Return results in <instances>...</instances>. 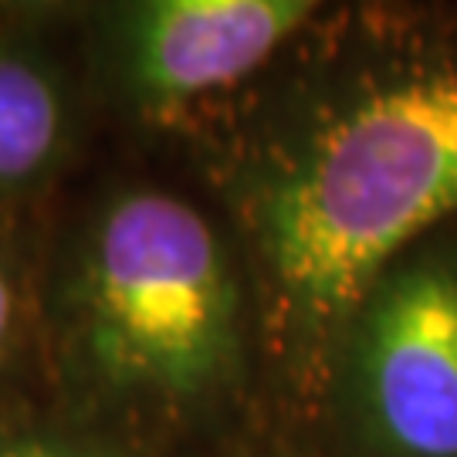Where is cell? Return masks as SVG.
Instances as JSON below:
<instances>
[{
  "mask_svg": "<svg viewBox=\"0 0 457 457\" xmlns=\"http://www.w3.org/2000/svg\"><path fill=\"white\" fill-rule=\"evenodd\" d=\"M457 217V48L360 75L281 153L254 234L298 343L345 332L393 262Z\"/></svg>",
  "mask_w": 457,
  "mask_h": 457,
  "instance_id": "obj_1",
  "label": "cell"
},
{
  "mask_svg": "<svg viewBox=\"0 0 457 457\" xmlns=\"http://www.w3.org/2000/svg\"><path fill=\"white\" fill-rule=\"evenodd\" d=\"M75 336L112 396L187 407L220 390L241 356V292L211 220L163 190L109 200L75 278Z\"/></svg>",
  "mask_w": 457,
  "mask_h": 457,
  "instance_id": "obj_2",
  "label": "cell"
},
{
  "mask_svg": "<svg viewBox=\"0 0 457 457\" xmlns=\"http://www.w3.org/2000/svg\"><path fill=\"white\" fill-rule=\"evenodd\" d=\"M349 393L379 457H457V241L417 245L345 326Z\"/></svg>",
  "mask_w": 457,
  "mask_h": 457,
  "instance_id": "obj_3",
  "label": "cell"
},
{
  "mask_svg": "<svg viewBox=\"0 0 457 457\" xmlns=\"http://www.w3.org/2000/svg\"><path fill=\"white\" fill-rule=\"evenodd\" d=\"M305 0H153L122 21L119 75L149 112L251 79L312 17Z\"/></svg>",
  "mask_w": 457,
  "mask_h": 457,
  "instance_id": "obj_4",
  "label": "cell"
},
{
  "mask_svg": "<svg viewBox=\"0 0 457 457\" xmlns=\"http://www.w3.org/2000/svg\"><path fill=\"white\" fill-rule=\"evenodd\" d=\"M65 126V96L54 75L28 54L0 51V194L48 170Z\"/></svg>",
  "mask_w": 457,
  "mask_h": 457,
  "instance_id": "obj_5",
  "label": "cell"
},
{
  "mask_svg": "<svg viewBox=\"0 0 457 457\" xmlns=\"http://www.w3.org/2000/svg\"><path fill=\"white\" fill-rule=\"evenodd\" d=\"M0 457H112L98 444H88L85 437H71L62 430H34L0 441Z\"/></svg>",
  "mask_w": 457,
  "mask_h": 457,
  "instance_id": "obj_6",
  "label": "cell"
},
{
  "mask_svg": "<svg viewBox=\"0 0 457 457\" xmlns=\"http://www.w3.org/2000/svg\"><path fill=\"white\" fill-rule=\"evenodd\" d=\"M21 332V288L11 268L0 262V366L11 356Z\"/></svg>",
  "mask_w": 457,
  "mask_h": 457,
  "instance_id": "obj_7",
  "label": "cell"
}]
</instances>
